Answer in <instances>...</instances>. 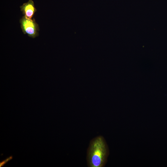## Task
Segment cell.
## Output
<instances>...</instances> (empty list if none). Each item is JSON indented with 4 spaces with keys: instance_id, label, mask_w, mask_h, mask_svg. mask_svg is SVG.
I'll return each instance as SVG.
<instances>
[{
    "instance_id": "cell-2",
    "label": "cell",
    "mask_w": 167,
    "mask_h": 167,
    "mask_svg": "<svg viewBox=\"0 0 167 167\" xmlns=\"http://www.w3.org/2000/svg\"><path fill=\"white\" fill-rule=\"evenodd\" d=\"M19 22L23 33L31 37L34 38L38 35L39 26L34 19H30L24 16L20 19Z\"/></svg>"
},
{
    "instance_id": "cell-3",
    "label": "cell",
    "mask_w": 167,
    "mask_h": 167,
    "mask_svg": "<svg viewBox=\"0 0 167 167\" xmlns=\"http://www.w3.org/2000/svg\"><path fill=\"white\" fill-rule=\"evenodd\" d=\"M20 8L24 16L30 19H32L36 11L32 0H29L27 2L23 3Z\"/></svg>"
},
{
    "instance_id": "cell-1",
    "label": "cell",
    "mask_w": 167,
    "mask_h": 167,
    "mask_svg": "<svg viewBox=\"0 0 167 167\" xmlns=\"http://www.w3.org/2000/svg\"><path fill=\"white\" fill-rule=\"evenodd\" d=\"M109 154L107 145L102 136L96 137L90 143L87 154L88 167H102L106 163Z\"/></svg>"
},
{
    "instance_id": "cell-4",
    "label": "cell",
    "mask_w": 167,
    "mask_h": 167,
    "mask_svg": "<svg viewBox=\"0 0 167 167\" xmlns=\"http://www.w3.org/2000/svg\"><path fill=\"white\" fill-rule=\"evenodd\" d=\"M13 158L12 156H11L7 158L5 160L3 161L0 163V167H2L7 162L11 160Z\"/></svg>"
}]
</instances>
